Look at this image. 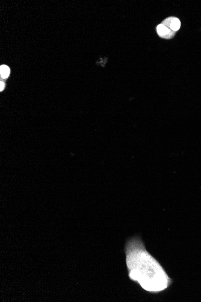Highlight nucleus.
Listing matches in <instances>:
<instances>
[{
    "label": "nucleus",
    "instance_id": "obj_1",
    "mask_svg": "<svg viewBox=\"0 0 201 302\" xmlns=\"http://www.w3.org/2000/svg\"><path fill=\"white\" fill-rule=\"evenodd\" d=\"M126 262L129 278L145 291L158 293L166 290L172 283L160 264L146 250L138 238L128 241L125 247Z\"/></svg>",
    "mask_w": 201,
    "mask_h": 302
},
{
    "label": "nucleus",
    "instance_id": "obj_2",
    "mask_svg": "<svg viewBox=\"0 0 201 302\" xmlns=\"http://www.w3.org/2000/svg\"><path fill=\"white\" fill-rule=\"evenodd\" d=\"M157 31L158 35L161 37H166L168 36H172V30H169L166 25L163 24L158 25L157 27Z\"/></svg>",
    "mask_w": 201,
    "mask_h": 302
},
{
    "label": "nucleus",
    "instance_id": "obj_3",
    "mask_svg": "<svg viewBox=\"0 0 201 302\" xmlns=\"http://www.w3.org/2000/svg\"><path fill=\"white\" fill-rule=\"evenodd\" d=\"M166 21L168 23V25L169 26L171 30L174 31H178L181 27V22L179 19L176 18H169L167 19Z\"/></svg>",
    "mask_w": 201,
    "mask_h": 302
},
{
    "label": "nucleus",
    "instance_id": "obj_4",
    "mask_svg": "<svg viewBox=\"0 0 201 302\" xmlns=\"http://www.w3.org/2000/svg\"><path fill=\"white\" fill-rule=\"evenodd\" d=\"M0 74L3 78H7L10 75V69L5 65H3L0 67Z\"/></svg>",
    "mask_w": 201,
    "mask_h": 302
},
{
    "label": "nucleus",
    "instance_id": "obj_5",
    "mask_svg": "<svg viewBox=\"0 0 201 302\" xmlns=\"http://www.w3.org/2000/svg\"><path fill=\"white\" fill-rule=\"evenodd\" d=\"M4 83L3 82H1V84H0V90H1V91H2L4 88Z\"/></svg>",
    "mask_w": 201,
    "mask_h": 302
}]
</instances>
